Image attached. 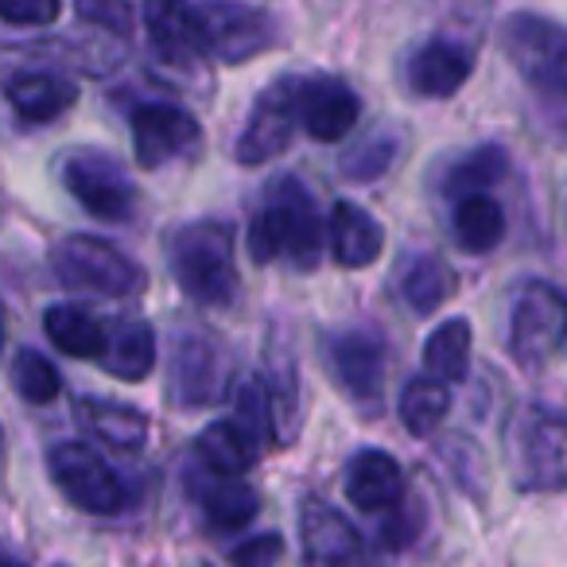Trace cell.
Instances as JSON below:
<instances>
[{"label":"cell","instance_id":"1","mask_svg":"<svg viewBox=\"0 0 567 567\" xmlns=\"http://www.w3.org/2000/svg\"><path fill=\"white\" fill-rule=\"evenodd\" d=\"M249 257L257 265L288 260L300 272L316 268V260L323 257V214L300 179L280 175L265 190V203L249 226Z\"/></svg>","mask_w":567,"mask_h":567},{"label":"cell","instance_id":"32","mask_svg":"<svg viewBox=\"0 0 567 567\" xmlns=\"http://www.w3.org/2000/svg\"><path fill=\"white\" fill-rule=\"evenodd\" d=\"M12 389L28 404H51L63 389V378H59L55 362L43 358L40 350H20L17 362H12Z\"/></svg>","mask_w":567,"mask_h":567},{"label":"cell","instance_id":"11","mask_svg":"<svg viewBox=\"0 0 567 567\" xmlns=\"http://www.w3.org/2000/svg\"><path fill=\"white\" fill-rule=\"evenodd\" d=\"M198 144H203V125L179 105L148 102L133 113V156L148 172L172 164V159L195 156Z\"/></svg>","mask_w":567,"mask_h":567},{"label":"cell","instance_id":"18","mask_svg":"<svg viewBox=\"0 0 567 567\" xmlns=\"http://www.w3.org/2000/svg\"><path fill=\"white\" fill-rule=\"evenodd\" d=\"M404 497V471L389 451H358L347 466V502L362 513H389Z\"/></svg>","mask_w":567,"mask_h":567},{"label":"cell","instance_id":"10","mask_svg":"<svg viewBox=\"0 0 567 567\" xmlns=\"http://www.w3.org/2000/svg\"><path fill=\"white\" fill-rule=\"evenodd\" d=\"M234 358L221 339L206 331H183L172 350V396L183 409L218 404L229 393Z\"/></svg>","mask_w":567,"mask_h":567},{"label":"cell","instance_id":"5","mask_svg":"<svg viewBox=\"0 0 567 567\" xmlns=\"http://www.w3.org/2000/svg\"><path fill=\"white\" fill-rule=\"evenodd\" d=\"M48 471H51V482L59 486V494L82 513L113 517V513L128 509V502H133L125 478L82 440L55 443V447L48 451Z\"/></svg>","mask_w":567,"mask_h":567},{"label":"cell","instance_id":"24","mask_svg":"<svg viewBox=\"0 0 567 567\" xmlns=\"http://www.w3.org/2000/svg\"><path fill=\"white\" fill-rule=\"evenodd\" d=\"M97 362L121 381H144L156 370V334L144 319H125L110 331V342H105Z\"/></svg>","mask_w":567,"mask_h":567},{"label":"cell","instance_id":"35","mask_svg":"<svg viewBox=\"0 0 567 567\" xmlns=\"http://www.w3.org/2000/svg\"><path fill=\"white\" fill-rule=\"evenodd\" d=\"M284 556V536L280 533H260V536H249L245 544H237L229 551V559L241 567H268Z\"/></svg>","mask_w":567,"mask_h":567},{"label":"cell","instance_id":"19","mask_svg":"<svg viewBox=\"0 0 567 567\" xmlns=\"http://www.w3.org/2000/svg\"><path fill=\"white\" fill-rule=\"evenodd\" d=\"M195 486L203 520L214 533H241L260 513V494L241 478V474H210Z\"/></svg>","mask_w":567,"mask_h":567},{"label":"cell","instance_id":"30","mask_svg":"<svg viewBox=\"0 0 567 567\" xmlns=\"http://www.w3.org/2000/svg\"><path fill=\"white\" fill-rule=\"evenodd\" d=\"M505 172H509V156H505V148H497V144H482V148L466 152V156L451 167L447 190L455 198L471 195V190H489L494 183L505 179Z\"/></svg>","mask_w":567,"mask_h":567},{"label":"cell","instance_id":"4","mask_svg":"<svg viewBox=\"0 0 567 567\" xmlns=\"http://www.w3.org/2000/svg\"><path fill=\"white\" fill-rule=\"evenodd\" d=\"M51 265H55V276L74 288V292H94V296H136L148 284L144 268L136 265L133 257L110 245L105 237L94 234H71L55 245L51 252Z\"/></svg>","mask_w":567,"mask_h":567},{"label":"cell","instance_id":"29","mask_svg":"<svg viewBox=\"0 0 567 567\" xmlns=\"http://www.w3.org/2000/svg\"><path fill=\"white\" fill-rule=\"evenodd\" d=\"M451 412V393L447 381L440 378H412L401 393V424L409 435H432L440 432V424Z\"/></svg>","mask_w":567,"mask_h":567},{"label":"cell","instance_id":"23","mask_svg":"<svg viewBox=\"0 0 567 567\" xmlns=\"http://www.w3.org/2000/svg\"><path fill=\"white\" fill-rule=\"evenodd\" d=\"M195 455L210 474H245L257 463V440L237 420H214L198 432Z\"/></svg>","mask_w":567,"mask_h":567},{"label":"cell","instance_id":"27","mask_svg":"<svg viewBox=\"0 0 567 567\" xmlns=\"http://www.w3.org/2000/svg\"><path fill=\"white\" fill-rule=\"evenodd\" d=\"M43 331L55 342L63 354L71 358H102L105 342H110V331L102 327V319H94L90 311L71 308V303H55V308L43 316Z\"/></svg>","mask_w":567,"mask_h":567},{"label":"cell","instance_id":"13","mask_svg":"<svg viewBox=\"0 0 567 567\" xmlns=\"http://www.w3.org/2000/svg\"><path fill=\"white\" fill-rule=\"evenodd\" d=\"M206 28V51L221 63H249L265 55L276 40L272 17L245 4H198Z\"/></svg>","mask_w":567,"mask_h":567},{"label":"cell","instance_id":"37","mask_svg":"<svg viewBox=\"0 0 567 567\" xmlns=\"http://www.w3.org/2000/svg\"><path fill=\"white\" fill-rule=\"evenodd\" d=\"M0 347H4V316H0Z\"/></svg>","mask_w":567,"mask_h":567},{"label":"cell","instance_id":"17","mask_svg":"<svg viewBox=\"0 0 567 567\" xmlns=\"http://www.w3.org/2000/svg\"><path fill=\"white\" fill-rule=\"evenodd\" d=\"M362 117L358 94L339 79H303L300 82V125L308 136L331 144L342 141Z\"/></svg>","mask_w":567,"mask_h":567},{"label":"cell","instance_id":"26","mask_svg":"<svg viewBox=\"0 0 567 567\" xmlns=\"http://www.w3.org/2000/svg\"><path fill=\"white\" fill-rule=\"evenodd\" d=\"M505 237V210L497 198H489L486 190H471L458 195L455 203V241L466 252H489L497 249Z\"/></svg>","mask_w":567,"mask_h":567},{"label":"cell","instance_id":"31","mask_svg":"<svg viewBox=\"0 0 567 567\" xmlns=\"http://www.w3.org/2000/svg\"><path fill=\"white\" fill-rule=\"evenodd\" d=\"M396 152H401V136L389 133V128H381V133L358 141L354 148L342 156V175L354 179V183H373L393 167Z\"/></svg>","mask_w":567,"mask_h":567},{"label":"cell","instance_id":"28","mask_svg":"<svg viewBox=\"0 0 567 567\" xmlns=\"http://www.w3.org/2000/svg\"><path fill=\"white\" fill-rule=\"evenodd\" d=\"M471 342H474V331L466 319H447V323H440L424 342V370L432 373V378L447 381V385L466 381V373H471Z\"/></svg>","mask_w":567,"mask_h":567},{"label":"cell","instance_id":"7","mask_svg":"<svg viewBox=\"0 0 567 567\" xmlns=\"http://www.w3.org/2000/svg\"><path fill=\"white\" fill-rule=\"evenodd\" d=\"M63 187L74 195V203L97 221H128L136 210V187L125 175V167L105 152H71L59 164Z\"/></svg>","mask_w":567,"mask_h":567},{"label":"cell","instance_id":"12","mask_svg":"<svg viewBox=\"0 0 567 567\" xmlns=\"http://www.w3.org/2000/svg\"><path fill=\"white\" fill-rule=\"evenodd\" d=\"M141 17H144V32H148V43L159 63L195 66L210 55V51H206L203 12H198L190 0H144Z\"/></svg>","mask_w":567,"mask_h":567},{"label":"cell","instance_id":"16","mask_svg":"<svg viewBox=\"0 0 567 567\" xmlns=\"http://www.w3.org/2000/svg\"><path fill=\"white\" fill-rule=\"evenodd\" d=\"M471 74L474 51L455 40H427L404 66V82L416 97H451L466 86Z\"/></svg>","mask_w":567,"mask_h":567},{"label":"cell","instance_id":"25","mask_svg":"<svg viewBox=\"0 0 567 567\" xmlns=\"http://www.w3.org/2000/svg\"><path fill=\"white\" fill-rule=\"evenodd\" d=\"M455 288H458L455 268L443 257H435V252H424V257L409 260V268L401 272V300H404V308L416 311V316L440 311L443 303L455 296Z\"/></svg>","mask_w":567,"mask_h":567},{"label":"cell","instance_id":"21","mask_svg":"<svg viewBox=\"0 0 567 567\" xmlns=\"http://www.w3.org/2000/svg\"><path fill=\"white\" fill-rule=\"evenodd\" d=\"M4 97L12 102V110L32 125H48V121L63 117L74 102H79V86L63 74L51 71H20L4 82Z\"/></svg>","mask_w":567,"mask_h":567},{"label":"cell","instance_id":"2","mask_svg":"<svg viewBox=\"0 0 567 567\" xmlns=\"http://www.w3.org/2000/svg\"><path fill=\"white\" fill-rule=\"evenodd\" d=\"M167 265L175 284L198 308H229L237 300L241 276L234 260V226L218 218L187 221L167 241Z\"/></svg>","mask_w":567,"mask_h":567},{"label":"cell","instance_id":"6","mask_svg":"<svg viewBox=\"0 0 567 567\" xmlns=\"http://www.w3.org/2000/svg\"><path fill=\"white\" fill-rule=\"evenodd\" d=\"M567 347V296L556 284H525L509 311V354L520 370H540Z\"/></svg>","mask_w":567,"mask_h":567},{"label":"cell","instance_id":"14","mask_svg":"<svg viewBox=\"0 0 567 567\" xmlns=\"http://www.w3.org/2000/svg\"><path fill=\"white\" fill-rule=\"evenodd\" d=\"M331 365L339 385L354 396L358 404H378L389 373V347L373 331H347L327 342Z\"/></svg>","mask_w":567,"mask_h":567},{"label":"cell","instance_id":"20","mask_svg":"<svg viewBox=\"0 0 567 567\" xmlns=\"http://www.w3.org/2000/svg\"><path fill=\"white\" fill-rule=\"evenodd\" d=\"M327 237L342 268H370L385 249V226L358 203H334Z\"/></svg>","mask_w":567,"mask_h":567},{"label":"cell","instance_id":"36","mask_svg":"<svg viewBox=\"0 0 567 567\" xmlns=\"http://www.w3.org/2000/svg\"><path fill=\"white\" fill-rule=\"evenodd\" d=\"M0 458H4V427H0Z\"/></svg>","mask_w":567,"mask_h":567},{"label":"cell","instance_id":"22","mask_svg":"<svg viewBox=\"0 0 567 567\" xmlns=\"http://www.w3.org/2000/svg\"><path fill=\"white\" fill-rule=\"evenodd\" d=\"M79 420L97 443L113 451H141L148 443V416L133 404L121 401H105V396H82L79 401Z\"/></svg>","mask_w":567,"mask_h":567},{"label":"cell","instance_id":"8","mask_svg":"<svg viewBox=\"0 0 567 567\" xmlns=\"http://www.w3.org/2000/svg\"><path fill=\"white\" fill-rule=\"evenodd\" d=\"M505 55L520 71L528 86L544 90L551 97L567 102V32L540 17H517L505 20Z\"/></svg>","mask_w":567,"mask_h":567},{"label":"cell","instance_id":"34","mask_svg":"<svg viewBox=\"0 0 567 567\" xmlns=\"http://www.w3.org/2000/svg\"><path fill=\"white\" fill-rule=\"evenodd\" d=\"M63 12V0H0V20L17 28H48Z\"/></svg>","mask_w":567,"mask_h":567},{"label":"cell","instance_id":"3","mask_svg":"<svg viewBox=\"0 0 567 567\" xmlns=\"http://www.w3.org/2000/svg\"><path fill=\"white\" fill-rule=\"evenodd\" d=\"M513 482L528 494H567V416L525 409L509 427Z\"/></svg>","mask_w":567,"mask_h":567},{"label":"cell","instance_id":"15","mask_svg":"<svg viewBox=\"0 0 567 567\" xmlns=\"http://www.w3.org/2000/svg\"><path fill=\"white\" fill-rule=\"evenodd\" d=\"M300 548L308 564H354L362 556V536L323 497H303L300 505Z\"/></svg>","mask_w":567,"mask_h":567},{"label":"cell","instance_id":"9","mask_svg":"<svg viewBox=\"0 0 567 567\" xmlns=\"http://www.w3.org/2000/svg\"><path fill=\"white\" fill-rule=\"evenodd\" d=\"M300 82L303 79H276L272 86H265L252 102V113L245 121L241 136H237V164L241 167H260L272 164L276 156L288 152L300 125Z\"/></svg>","mask_w":567,"mask_h":567},{"label":"cell","instance_id":"33","mask_svg":"<svg viewBox=\"0 0 567 567\" xmlns=\"http://www.w3.org/2000/svg\"><path fill=\"white\" fill-rule=\"evenodd\" d=\"M74 12L86 24L105 28V32H117V35L133 32V4L128 0H74Z\"/></svg>","mask_w":567,"mask_h":567}]
</instances>
